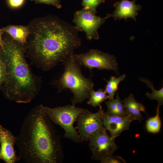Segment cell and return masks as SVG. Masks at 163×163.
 Masks as SVG:
<instances>
[{
    "instance_id": "obj_18",
    "label": "cell",
    "mask_w": 163,
    "mask_h": 163,
    "mask_svg": "<svg viewBox=\"0 0 163 163\" xmlns=\"http://www.w3.org/2000/svg\"><path fill=\"white\" fill-rule=\"evenodd\" d=\"M140 80L145 83L152 90L151 93L147 92L146 96L152 100H157L158 102V104L160 106L163 104V87L159 90H157L155 89L153 86L152 83L149 80H146L143 78H139Z\"/></svg>"
},
{
    "instance_id": "obj_20",
    "label": "cell",
    "mask_w": 163,
    "mask_h": 163,
    "mask_svg": "<svg viewBox=\"0 0 163 163\" xmlns=\"http://www.w3.org/2000/svg\"><path fill=\"white\" fill-rule=\"evenodd\" d=\"M105 103L107 107V113L110 115H118L115 99L109 100Z\"/></svg>"
},
{
    "instance_id": "obj_22",
    "label": "cell",
    "mask_w": 163,
    "mask_h": 163,
    "mask_svg": "<svg viewBox=\"0 0 163 163\" xmlns=\"http://www.w3.org/2000/svg\"><path fill=\"white\" fill-rule=\"evenodd\" d=\"M34 1L36 4H43L52 5L57 8L60 9L62 7L60 0H30Z\"/></svg>"
},
{
    "instance_id": "obj_16",
    "label": "cell",
    "mask_w": 163,
    "mask_h": 163,
    "mask_svg": "<svg viewBox=\"0 0 163 163\" xmlns=\"http://www.w3.org/2000/svg\"><path fill=\"white\" fill-rule=\"evenodd\" d=\"M109 99L104 90L99 89L96 91L93 90L91 93L87 104L93 107L101 106V103Z\"/></svg>"
},
{
    "instance_id": "obj_8",
    "label": "cell",
    "mask_w": 163,
    "mask_h": 163,
    "mask_svg": "<svg viewBox=\"0 0 163 163\" xmlns=\"http://www.w3.org/2000/svg\"><path fill=\"white\" fill-rule=\"evenodd\" d=\"M89 141L92 158L100 161L112 155L118 148L114 139L108 135L105 128L94 133Z\"/></svg>"
},
{
    "instance_id": "obj_24",
    "label": "cell",
    "mask_w": 163,
    "mask_h": 163,
    "mask_svg": "<svg viewBox=\"0 0 163 163\" xmlns=\"http://www.w3.org/2000/svg\"><path fill=\"white\" fill-rule=\"evenodd\" d=\"M6 71L4 63L0 57V89L3 86L6 80Z\"/></svg>"
},
{
    "instance_id": "obj_4",
    "label": "cell",
    "mask_w": 163,
    "mask_h": 163,
    "mask_svg": "<svg viewBox=\"0 0 163 163\" xmlns=\"http://www.w3.org/2000/svg\"><path fill=\"white\" fill-rule=\"evenodd\" d=\"M64 71L60 78L54 83L60 92L66 89H70L73 94L71 99L72 105L75 106L89 99L93 90L94 83L90 78L83 76L81 66L74 56L71 55L63 62Z\"/></svg>"
},
{
    "instance_id": "obj_26",
    "label": "cell",
    "mask_w": 163,
    "mask_h": 163,
    "mask_svg": "<svg viewBox=\"0 0 163 163\" xmlns=\"http://www.w3.org/2000/svg\"><path fill=\"white\" fill-rule=\"evenodd\" d=\"M5 32L0 29V46H2L3 45V41L2 38L3 35Z\"/></svg>"
},
{
    "instance_id": "obj_7",
    "label": "cell",
    "mask_w": 163,
    "mask_h": 163,
    "mask_svg": "<svg viewBox=\"0 0 163 163\" xmlns=\"http://www.w3.org/2000/svg\"><path fill=\"white\" fill-rule=\"evenodd\" d=\"M74 56L81 66H83L90 70L97 68L117 72V63L114 56L99 50L91 49L85 53L74 54Z\"/></svg>"
},
{
    "instance_id": "obj_11",
    "label": "cell",
    "mask_w": 163,
    "mask_h": 163,
    "mask_svg": "<svg viewBox=\"0 0 163 163\" xmlns=\"http://www.w3.org/2000/svg\"><path fill=\"white\" fill-rule=\"evenodd\" d=\"M102 119L104 126L110 132L111 137L115 139L123 131L128 130L134 120L130 116L110 115L103 112Z\"/></svg>"
},
{
    "instance_id": "obj_1",
    "label": "cell",
    "mask_w": 163,
    "mask_h": 163,
    "mask_svg": "<svg viewBox=\"0 0 163 163\" xmlns=\"http://www.w3.org/2000/svg\"><path fill=\"white\" fill-rule=\"evenodd\" d=\"M29 26L30 32L26 43L27 56L45 71L63 62L81 45L78 31L56 16L35 18Z\"/></svg>"
},
{
    "instance_id": "obj_21",
    "label": "cell",
    "mask_w": 163,
    "mask_h": 163,
    "mask_svg": "<svg viewBox=\"0 0 163 163\" xmlns=\"http://www.w3.org/2000/svg\"><path fill=\"white\" fill-rule=\"evenodd\" d=\"M118 115L121 116H124L127 114L126 113L123 107L122 101L118 93L117 94L116 98L115 99Z\"/></svg>"
},
{
    "instance_id": "obj_19",
    "label": "cell",
    "mask_w": 163,
    "mask_h": 163,
    "mask_svg": "<svg viewBox=\"0 0 163 163\" xmlns=\"http://www.w3.org/2000/svg\"><path fill=\"white\" fill-rule=\"evenodd\" d=\"M105 0H82V5L83 8L92 12L97 13L96 9L101 4L105 2Z\"/></svg>"
},
{
    "instance_id": "obj_12",
    "label": "cell",
    "mask_w": 163,
    "mask_h": 163,
    "mask_svg": "<svg viewBox=\"0 0 163 163\" xmlns=\"http://www.w3.org/2000/svg\"><path fill=\"white\" fill-rule=\"evenodd\" d=\"M136 0H120L113 4L115 10L112 14H109L110 17L114 20L127 19L131 18L136 21V17L138 15V11L141 10L142 6L136 4Z\"/></svg>"
},
{
    "instance_id": "obj_14",
    "label": "cell",
    "mask_w": 163,
    "mask_h": 163,
    "mask_svg": "<svg viewBox=\"0 0 163 163\" xmlns=\"http://www.w3.org/2000/svg\"><path fill=\"white\" fill-rule=\"evenodd\" d=\"M122 102L125 111L127 115L140 122L143 120L141 112H145V107L142 104L136 101L133 94H130Z\"/></svg>"
},
{
    "instance_id": "obj_2",
    "label": "cell",
    "mask_w": 163,
    "mask_h": 163,
    "mask_svg": "<svg viewBox=\"0 0 163 163\" xmlns=\"http://www.w3.org/2000/svg\"><path fill=\"white\" fill-rule=\"evenodd\" d=\"M16 144L18 156L27 163H60L64 158L60 136L41 104L33 108L25 118Z\"/></svg>"
},
{
    "instance_id": "obj_23",
    "label": "cell",
    "mask_w": 163,
    "mask_h": 163,
    "mask_svg": "<svg viewBox=\"0 0 163 163\" xmlns=\"http://www.w3.org/2000/svg\"><path fill=\"white\" fill-rule=\"evenodd\" d=\"M8 6L12 9L20 8L24 4L26 0H6Z\"/></svg>"
},
{
    "instance_id": "obj_5",
    "label": "cell",
    "mask_w": 163,
    "mask_h": 163,
    "mask_svg": "<svg viewBox=\"0 0 163 163\" xmlns=\"http://www.w3.org/2000/svg\"><path fill=\"white\" fill-rule=\"evenodd\" d=\"M41 108L52 122L64 129L65 138L75 142H82L73 124L79 116L87 109L72 105L51 108L41 104Z\"/></svg>"
},
{
    "instance_id": "obj_25",
    "label": "cell",
    "mask_w": 163,
    "mask_h": 163,
    "mask_svg": "<svg viewBox=\"0 0 163 163\" xmlns=\"http://www.w3.org/2000/svg\"><path fill=\"white\" fill-rule=\"evenodd\" d=\"M103 163H125V161L121 157L113 155L110 156L105 158L101 161Z\"/></svg>"
},
{
    "instance_id": "obj_3",
    "label": "cell",
    "mask_w": 163,
    "mask_h": 163,
    "mask_svg": "<svg viewBox=\"0 0 163 163\" xmlns=\"http://www.w3.org/2000/svg\"><path fill=\"white\" fill-rule=\"evenodd\" d=\"M0 57L6 71L2 87L5 98L18 103H27L34 99L40 91V79L34 74L25 58L26 44L13 40L5 33L2 36Z\"/></svg>"
},
{
    "instance_id": "obj_9",
    "label": "cell",
    "mask_w": 163,
    "mask_h": 163,
    "mask_svg": "<svg viewBox=\"0 0 163 163\" xmlns=\"http://www.w3.org/2000/svg\"><path fill=\"white\" fill-rule=\"evenodd\" d=\"M104 112L101 106L97 112L93 113L87 110L78 117L77 128L82 142L89 141L93 134L105 128L102 119Z\"/></svg>"
},
{
    "instance_id": "obj_10",
    "label": "cell",
    "mask_w": 163,
    "mask_h": 163,
    "mask_svg": "<svg viewBox=\"0 0 163 163\" xmlns=\"http://www.w3.org/2000/svg\"><path fill=\"white\" fill-rule=\"evenodd\" d=\"M16 141L11 131L0 124V160L6 163H15L21 160L14 148Z\"/></svg>"
},
{
    "instance_id": "obj_17",
    "label": "cell",
    "mask_w": 163,
    "mask_h": 163,
    "mask_svg": "<svg viewBox=\"0 0 163 163\" xmlns=\"http://www.w3.org/2000/svg\"><path fill=\"white\" fill-rule=\"evenodd\" d=\"M160 106L158 104L155 116L149 118L146 121V128L149 133H158L160 130L161 122L159 116Z\"/></svg>"
},
{
    "instance_id": "obj_6",
    "label": "cell",
    "mask_w": 163,
    "mask_h": 163,
    "mask_svg": "<svg viewBox=\"0 0 163 163\" xmlns=\"http://www.w3.org/2000/svg\"><path fill=\"white\" fill-rule=\"evenodd\" d=\"M95 14L84 9L76 11L74 14L73 22L79 31H84L88 40L99 39L98 30L106 20L110 17L109 14L104 18L95 15Z\"/></svg>"
},
{
    "instance_id": "obj_13",
    "label": "cell",
    "mask_w": 163,
    "mask_h": 163,
    "mask_svg": "<svg viewBox=\"0 0 163 163\" xmlns=\"http://www.w3.org/2000/svg\"><path fill=\"white\" fill-rule=\"evenodd\" d=\"M0 29L14 40L24 44L27 43V39L30 32L28 25H9Z\"/></svg>"
},
{
    "instance_id": "obj_15",
    "label": "cell",
    "mask_w": 163,
    "mask_h": 163,
    "mask_svg": "<svg viewBox=\"0 0 163 163\" xmlns=\"http://www.w3.org/2000/svg\"><path fill=\"white\" fill-rule=\"evenodd\" d=\"M126 77V75L123 74L118 77L111 76L109 81L106 80L107 84L104 90L109 96V100L114 99L115 92L118 89L119 84Z\"/></svg>"
}]
</instances>
